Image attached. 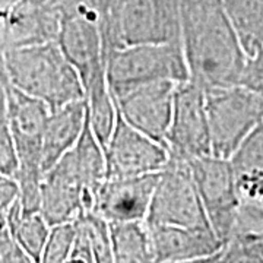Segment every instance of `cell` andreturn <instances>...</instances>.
Listing matches in <instances>:
<instances>
[{"mask_svg":"<svg viewBox=\"0 0 263 263\" xmlns=\"http://www.w3.org/2000/svg\"><path fill=\"white\" fill-rule=\"evenodd\" d=\"M180 46L189 81L203 91L240 84L247 54L222 0H180Z\"/></svg>","mask_w":263,"mask_h":263,"instance_id":"6da1fadb","label":"cell"},{"mask_svg":"<svg viewBox=\"0 0 263 263\" xmlns=\"http://www.w3.org/2000/svg\"><path fill=\"white\" fill-rule=\"evenodd\" d=\"M0 70L24 94L51 110L84 100L81 79L56 41L3 50Z\"/></svg>","mask_w":263,"mask_h":263,"instance_id":"7a4b0ae2","label":"cell"},{"mask_svg":"<svg viewBox=\"0 0 263 263\" xmlns=\"http://www.w3.org/2000/svg\"><path fill=\"white\" fill-rule=\"evenodd\" d=\"M105 57L116 50L180 43V0H97Z\"/></svg>","mask_w":263,"mask_h":263,"instance_id":"3957f363","label":"cell"},{"mask_svg":"<svg viewBox=\"0 0 263 263\" xmlns=\"http://www.w3.org/2000/svg\"><path fill=\"white\" fill-rule=\"evenodd\" d=\"M211 154L231 160L234 152L263 120V95L241 85L205 91Z\"/></svg>","mask_w":263,"mask_h":263,"instance_id":"277c9868","label":"cell"},{"mask_svg":"<svg viewBox=\"0 0 263 263\" xmlns=\"http://www.w3.org/2000/svg\"><path fill=\"white\" fill-rule=\"evenodd\" d=\"M162 81L174 84L189 81L180 43L132 46L107 57V82L111 94Z\"/></svg>","mask_w":263,"mask_h":263,"instance_id":"5b68a950","label":"cell"},{"mask_svg":"<svg viewBox=\"0 0 263 263\" xmlns=\"http://www.w3.org/2000/svg\"><path fill=\"white\" fill-rule=\"evenodd\" d=\"M57 46L73 66L86 91L107 82V57L95 3L81 5L62 16Z\"/></svg>","mask_w":263,"mask_h":263,"instance_id":"8992f818","label":"cell"},{"mask_svg":"<svg viewBox=\"0 0 263 263\" xmlns=\"http://www.w3.org/2000/svg\"><path fill=\"white\" fill-rule=\"evenodd\" d=\"M145 224L211 230L187 161L168 157L158 173Z\"/></svg>","mask_w":263,"mask_h":263,"instance_id":"52a82bcc","label":"cell"},{"mask_svg":"<svg viewBox=\"0 0 263 263\" xmlns=\"http://www.w3.org/2000/svg\"><path fill=\"white\" fill-rule=\"evenodd\" d=\"M189 167L209 227L224 246L233 234L238 206L233 164L230 160L208 155L189 161Z\"/></svg>","mask_w":263,"mask_h":263,"instance_id":"ba28073f","label":"cell"},{"mask_svg":"<svg viewBox=\"0 0 263 263\" xmlns=\"http://www.w3.org/2000/svg\"><path fill=\"white\" fill-rule=\"evenodd\" d=\"M165 149L170 158L187 162L212 155L205 91L190 81L176 86Z\"/></svg>","mask_w":263,"mask_h":263,"instance_id":"9c48e42d","label":"cell"},{"mask_svg":"<svg viewBox=\"0 0 263 263\" xmlns=\"http://www.w3.org/2000/svg\"><path fill=\"white\" fill-rule=\"evenodd\" d=\"M104 157L105 179L157 174L168 162L165 146L135 129L119 111L111 136L104 149Z\"/></svg>","mask_w":263,"mask_h":263,"instance_id":"30bf717a","label":"cell"},{"mask_svg":"<svg viewBox=\"0 0 263 263\" xmlns=\"http://www.w3.org/2000/svg\"><path fill=\"white\" fill-rule=\"evenodd\" d=\"M95 196L85 187L73 164L62 157L43 174L40 186V214L50 227L75 224L92 215Z\"/></svg>","mask_w":263,"mask_h":263,"instance_id":"8fae6325","label":"cell"},{"mask_svg":"<svg viewBox=\"0 0 263 263\" xmlns=\"http://www.w3.org/2000/svg\"><path fill=\"white\" fill-rule=\"evenodd\" d=\"M176 86L167 81L135 86L113 94L114 104L130 126L165 146Z\"/></svg>","mask_w":263,"mask_h":263,"instance_id":"7c38bea8","label":"cell"},{"mask_svg":"<svg viewBox=\"0 0 263 263\" xmlns=\"http://www.w3.org/2000/svg\"><path fill=\"white\" fill-rule=\"evenodd\" d=\"M157 179L158 173L126 179H105L97 193L92 215L103 218L105 222L145 221Z\"/></svg>","mask_w":263,"mask_h":263,"instance_id":"4fadbf2b","label":"cell"},{"mask_svg":"<svg viewBox=\"0 0 263 263\" xmlns=\"http://www.w3.org/2000/svg\"><path fill=\"white\" fill-rule=\"evenodd\" d=\"M62 15L41 0H16L2 34L3 50L56 41Z\"/></svg>","mask_w":263,"mask_h":263,"instance_id":"5bb4252c","label":"cell"},{"mask_svg":"<svg viewBox=\"0 0 263 263\" xmlns=\"http://www.w3.org/2000/svg\"><path fill=\"white\" fill-rule=\"evenodd\" d=\"M157 263L209 259L219 253L222 243L212 230L148 226Z\"/></svg>","mask_w":263,"mask_h":263,"instance_id":"9a60e30c","label":"cell"},{"mask_svg":"<svg viewBox=\"0 0 263 263\" xmlns=\"http://www.w3.org/2000/svg\"><path fill=\"white\" fill-rule=\"evenodd\" d=\"M86 124L85 100L73 101L48 114L41 145V171L51 168L75 146Z\"/></svg>","mask_w":263,"mask_h":263,"instance_id":"2e32d148","label":"cell"},{"mask_svg":"<svg viewBox=\"0 0 263 263\" xmlns=\"http://www.w3.org/2000/svg\"><path fill=\"white\" fill-rule=\"evenodd\" d=\"M107 224L113 263H157L145 221Z\"/></svg>","mask_w":263,"mask_h":263,"instance_id":"e0dca14e","label":"cell"},{"mask_svg":"<svg viewBox=\"0 0 263 263\" xmlns=\"http://www.w3.org/2000/svg\"><path fill=\"white\" fill-rule=\"evenodd\" d=\"M6 228L27 253L38 262L40 254L47 243L51 227L40 212H22L18 199L6 212Z\"/></svg>","mask_w":263,"mask_h":263,"instance_id":"ac0fdd59","label":"cell"},{"mask_svg":"<svg viewBox=\"0 0 263 263\" xmlns=\"http://www.w3.org/2000/svg\"><path fill=\"white\" fill-rule=\"evenodd\" d=\"M247 57L263 44V0H222Z\"/></svg>","mask_w":263,"mask_h":263,"instance_id":"d6986e66","label":"cell"},{"mask_svg":"<svg viewBox=\"0 0 263 263\" xmlns=\"http://www.w3.org/2000/svg\"><path fill=\"white\" fill-rule=\"evenodd\" d=\"M215 263H263V235H238L222 246Z\"/></svg>","mask_w":263,"mask_h":263,"instance_id":"ffe728a7","label":"cell"},{"mask_svg":"<svg viewBox=\"0 0 263 263\" xmlns=\"http://www.w3.org/2000/svg\"><path fill=\"white\" fill-rule=\"evenodd\" d=\"M75 237L76 222L51 227L47 243L40 254L37 263H65L72 252Z\"/></svg>","mask_w":263,"mask_h":263,"instance_id":"44dd1931","label":"cell"},{"mask_svg":"<svg viewBox=\"0 0 263 263\" xmlns=\"http://www.w3.org/2000/svg\"><path fill=\"white\" fill-rule=\"evenodd\" d=\"M230 161L235 173L249 168H263V120L246 138Z\"/></svg>","mask_w":263,"mask_h":263,"instance_id":"7402d4cb","label":"cell"},{"mask_svg":"<svg viewBox=\"0 0 263 263\" xmlns=\"http://www.w3.org/2000/svg\"><path fill=\"white\" fill-rule=\"evenodd\" d=\"M79 221L88 235L94 263H113L108 224L97 215H86Z\"/></svg>","mask_w":263,"mask_h":263,"instance_id":"603a6c76","label":"cell"},{"mask_svg":"<svg viewBox=\"0 0 263 263\" xmlns=\"http://www.w3.org/2000/svg\"><path fill=\"white\" fill-rule=\"evenodd\" d=\"M235 187L238 200L263 208V168H249L235 173Z\"/></svg>","mask_w":263,"mask_h":263,"instance_id":"cb8c5ba5","label":"cell"},{"mask_svg":"<svg viewBox=\"0 0 263 263\" xmlns=\"http://www.w3.org/2000/svg\"><path fill=\"white\" fill-rule=\"evenodd\" d=\"M19 171L18 152L6 122V114L0 117V176L16 179Z\"/></svg>","mask_w":263,"mask_h":263,"instance_id":"d4e9b609","label":"cell"},{"mask_svg":"<svg viewBox=\"0 0 263 263\" xmlns=\"http://www.w3.org/2000/svg\"><path fill=\"white\" fill-rule=\"evenodd\" d=\"M238 85L263 95V44L253 56L247 57Z\"/></svg>","mask_w":263,"mask_h":263,"instance_id":"484cf974","label":"cell"},{"mask_svg":"<svg viewBox=\"0 0 263 263\" xmlns=\"http://www.w3.org/2000/svg\"><path fill=\"white\" fill-rule=\"evenodd\" d=\"M0 263H37L13 240L8 228L0 230Z\"/></svg>","mask_w":263,"mask_h":263,"instance_id":"4316f807","label":"cell"},{"mask_svg":"<svg viewBox=\"0 0 263 263\" xmlns=\"http://www.w3.org/2000/svg\"><path fill=\"white\" fill-rule=\"evenodd\" d=\"M65 263H94L89 240H88V235L85 233L81 221L76 222L75 243H73L72 252L69 254V257L66 259Z\"/></svg>","mask_w":263,"mask_h":263,"instance_id":"83f0119b","label":"cell"},{"mask_svg":"<svg viewBox=\"0 0 263 263\" xmlns=\"http://www.w3.org/2000/svg\"><path fill=\"white\" fill-rule=\"evenodd\" d=\"M19 196L18 181L12 177L0 176V226L5 222L6 212Z\"/></svg>","mask_w":263,"mask_h":263,"instance_id":"f1b7e54d","label":"cell"},{"mask_svg":"<svg viewBox=\"0 0 263 263\" xmlns=\"http://www.w3.org/2000/svg\"><path fill=\"white\" fill-rule=\"evenodd\" d=\"M43 3H46L47 6L53 8L54 10H57L62 16L73 10L78 6L81 5H86V3H95L97 0H41Z\"/></svg>","mask_w":263,"mask_h":263,"instance_id":"f546056e","label":"cell"},{"mask_svg":"<svg viewBox=\"0 0 263 263\" xmlns=\"http://www.w3.org/2000/svg\"><path fill=\"white\" fill-rule=\"evenodd\" d=\"M16 3V0H0V50L3 51L2 47V34H3V28L6 24V19L9 16L10 9L13 8V5Z\"/></svg>","mask_w":263,"mask_h":263,"instance_id":"4dcf8cb0","label":"cell"},{"mask_svg":"<svg viewBox=\"0 0 263 263\" xmlns=\"http://www.w3.org/2000/svg\"><path fill=\"white\" fill-rule=\"evenodd\" d=\"M6 114V103H5V88L0 79V117H3Z\"/></svg>","mask_w":263,"mask_h":263,"instance_id":"1f68e13d","label":"cell"},{"mask_svg":"<svg viewBox=\"0 0 263 263\" xmlns=\"http://www.w3.org/2000/svg\"><path fill=\"white\" fill-rule=\"evenodd\" d=\"M215 259L214 257H209V259H197V260H186V262H161V263H212Z\"/></svg>","mask_w":263,"mask_h":263,"instance_id":"d6a6232c","label":"cell"},{"mask_svg":"<svg viewBox=\"0 0 263 263\" xmlns=\"http://www.w3.org/2000/svg\"><path fill=\"white\" fill-rule=\"evenodd\" d=\"M2 53H3V51H2V50H0V57H2Z\"/></svg>","mask_w":263,"mask_h":263,"instance_id":"836d02e7","label":"cell"},{"mask_svg":"<svg viewBox=\"0 0 263 263\" xmlns=\"http://www.w3.org/2000/svg\"><path fill=\"white\" fill-rule=\"evenodd\" d=\"M215 257H216V256H215ZM212 263H215V259H214V262H212Z\"/></svg>","mask_w":263,"mask_h":263,"instance_id":"e575fe53","label":"cell"}]
</instances>
